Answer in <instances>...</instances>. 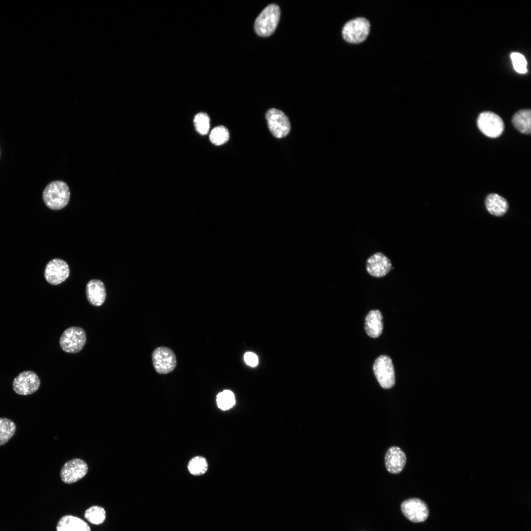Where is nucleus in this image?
Instances as JSON below:
<instances>
[{"mask_svg": "<svg viewBox=\"0 0 531 531\" xmlns=\"http://www.w3.org/2000/svg\"><path fill=\"white\" fill-rule=\"evenodd\" d=\"M84 517L89 523L99 525L103 524L106 519V514L104 508L98 505H93L87 509Z\"/></svg>", "mask_w": 531, "mask_h": 531, "instance_id": "nucleus-21", "label": "nucleus"}, {"mask_svg": "<svg viewBox=\"0 0 531 531\" xmlns=\"http://www.w3.org/2000/svg\"><path fill=\"white\" fill-rule=\"evenodd\" d=\"M384 460L388 472L397 474L404 468L407 458L405 453L400 447L392 446L387 450Z\"/></svg>", "mask_w": 531, "mask_h": 531, "instance_id": "nucleus-14", "label": "nucleus"}, {"mask_svg": "<svg viewBox=\"0 0 531 531\" xmlns=\"http://www.w3.org/2000/svg\"><path fill=\"white\" fill-rule=\"evenodd\" d=\"M280 16L279 7L275 4H270L266 7L256 18L254 29L256 33L261 36L270 35L275 30Z\"/></svg>", "mask_w": 531, "mask_h": 531, "instance_id": "nucleus-2", "label": "nucleus"}, {"mask_svg": "<svg viewBox=\"0 0 531 531\" xmlns=\"http://www.w3.org/2000/svg\"><path fill=\"white\" fill-rule=\"evenodd\" d=\"M244 360L247 365L251 367H255L258 363L257 355L252 352L246 353L244 355Z\"/></svg>", "mask_w": 531, "mask_h": 531, "instance_id": "nucleus-27", "label": "nucleus"}, {"mask_svg": "<svg viewBox=\"0 0 531 531\" xmlns=\"http://www.w3.org/2000/svg\"><path fill=\"white\" fill-rule=\"evenodd\" d=\"M383 328V316L378 310L370 311L365 318V329L369 336L378 337L382 333Z\"/></svg>", "mask_w": 531, "mask_h": 531, "instance_id": "nucleus-17", "label": "nucleus"}, {"mask_svg": "<svg viewBox=\"0 0 531 531\" xmlns=\"http://www.w3.org/2000/svg\"><path fill=\"white\" fill-rule=\"evenodd\" d=\"M485 206L490 213L496 216L504 215L508 208L507 201L496 193H492L487 196L485 200Z\"/></svg>", "mask_w": 531, "mask_h": 531, "instance_id": "nucleus-18", "label": "nucleus"}, {"mask_svg": "<svg viewBox=\"0 0 531 531\" xmlns=\"http://www.w3.org/2000/svg\"><path fill=\"white\" fill-rule=\"evenodd\" d=\"M229 139L228 130L223 126L214 127L210 132L209 139L213 144L219 146L225 144Z\"/></svg>", "mask_w": 531, "mask_h": 531, "instance_id": "nucleus-24", "label": "nucleus"}, {"mask_svg": "<svg viewBox=\"0 0 531 531\" xmlns=\"http://www.w3.org/2000/svg\"><path fill=\"white\" fill-rule=\"evenodd\" d=\"M369 22L364 18L358 17L347 22L342 29V35L348 42L360 43L364 41L369 34Z\"/></svg>", "mask_w": 531, "mask_h": 531, "instance_id": "nucleus-3", "label": "nucleus"}, {"mask_svg": "<svg viewBox=\"0 0 531 531\" xmlns=\"http://www.w3.org/2000/svg\"><path fill=\"white\" fill-rule=\"evenodd\" d=\"M401 510L404 516L413 523L425 521L429 514L426 503L418 498H411L404 501L401 504Z\"/></svg>", "mask_w": 531, "mask_h": 531, "instance_id": "nucleus-9", "label": "nucleus"}, {"mask_svg": "<svg viewBox=\"0 0 531 531\" xmlns=\"http://www.w3.org/2000/svg\"><path fill=\"white\" fill-rule=\"evenodd\" d=\"M236 403L235 395L230 390H224L219 392L216 396V403L218 407L226 411L232 408Z\"/></svg>", "mask_w": 531, "mask_h": 531, "instance_id": "nucleus-23", "label": "nucleus"}, {"mask_svg": "<svg viewBox=\"0 0 531 531\" xmlns=\"http://www.w3.org/2000/svg\"><path fill=\"white\" fill-rule=\"evenodd\" d=\"M86 292L88 301L93 306H100L105 300V286L100 280L92 279L88 281L86 285Z\"/></svg>", "mask_w": 531, "mask_h": 531, "instance_id": "nucleus-15", "label": "nucleus"}, {"mask_svg": "<svg viewBox=\"0 0 531 531\" xmlns=\"http://www.w3.org/2000/svg\"><path fill=\"white\" fill-rule=\"evenodd\" d=\"M268 128L277 138L286 136L291 130V124L287 116L281 111L275 108L269 109L266 114Z\"/></svg>", "mask_w": 531, "mask_h": 531, "instance_id": "nucleus-7", "label": "nucleus"}, {"mask_svg": "<svg viewBox=\"0 0 531 531\" xmlns=\"http://www.w3.org/2000/svg\"><path fill=\"white\" fill-rule=\"evenodd\" d=\"M69 273V267L66 262L60 259H54L46 265L44 277L50 284L57 285L64 281Z\"/></svg>", "mask_w": 531, "mask_h": 531, "instance_id": "nucleus-12", "label": "nucleus"}, {"mask_svg": "<svg viewBox=\"0 0 531 531\" xmlns=\"http://www.w3.org/2000/svg\"><path fill=\"white\" fill-rule=\"evenodd\" d=\"M70 190L67 184L61 180L49 183L43 192V199L47 207L53 210L64 207L70 199Z\"/></svg>", "mask_w": 531, "mask_h": 531, "instance_id": "nucleus-1", "label": "nucleus"}, {"mask_svg": "<svg viewBox=\"0 0 531 531\" xmlns=\"http://www.w3.org/2000/svg\"><path fill=\"white\" fill-rule=\"evenodd\" d=\"M187 468L191 474L194 475H200L207 471L208 464L204 457L200 456H195L189 461Z\"/></svg>", "mask_w": 531, "mask_h": 531, "instance_id": "nucleus-22", "label": "nucleus"}, {"mask_svg": "<svg viewBox=\"0 0 531 531\" xmlns=\"http://www.w3.org/2000/svg\"><path fill=\"white\" fill-rule=\"evenodd\" d=\"M13 389L19 395H28L36 391L40 385L38 376L31 371H26L19 374L13 380Z\"/></svg>", "mask_w": 531, "mask_h": 531, "instance_id": "nucleus-11", "label": "nucleus"}, {"mask_svg": "<svg viewBox=\"0 0 531 531\" xmlns=\"http://www.w3.org/2000/svg\"><path fill=\"white\" fill-rule=\"evenodd\" d=\"M16 424L7 418L0 417V445L5 444L16 431Z\"/></svg>", "mask_w": 531, "mask_h": 531, "instance_id": "nucleus-20", "label": "nucleus"}, {"mask_svg": "<svg viewBox=\"0 0 531 531\" xmlns=\"http://www.w3.org/2000/svg\"><path fill=\"white\" fill-rule=\"evenodd\" d=\"M477 125L484 135L493 138L501 136L504 128L502 119L498 115L490 111H484L479 114Z\"/></svg>", "mask_w": 531, "mask_h": 531, "instance_id": "nucleus-6", "label": "nucleus"}, {"mask_svg": "<svg viewBox=\"0 0 531 531\" xmlns=\"http://www.w3.org/2000/svg\"><path fill=\"white\" fill-rule=\"evenodd\" d=\"M56 530L57 531H91L87 522L71 515L62 516L58 522Z\"/></svg>", "mask_w": 531, "mask_h": 531, "instance_id": "nucleus-16", "label": "nucleus"}, {"mask_svg": "<svg viewBox=\"0 0 531 531\" xmlns=\"http://www.w3.org/2000/svg\"><path fill=\"white\" fill-rule=\"evenodd\" d=\"M392 268L390 260L381 252L371 256L366 262V270L372 276L381 278L385 276Z\"/></svg>", "mask_w": 531, "mask_h": 531, "instance_id": "nucleus-13", "label": "nucleus"}, {"mask_svg": "<svg viewBox=\"0 0 531 531\" xmlns=\"http://www.w3.org/2000/svg\"><path fill=\"white\" fill-rule=\"evenodd\" d=\"M88 472V466L84 460L74 458L64 464L60 470V476L64 483L71 484L83 478Z\"/></svg>", "mask_w": 531, "mask_h": 531, "instance_id": "nucleus-10", "label": "nucleus"}, {"mask_svg": "<svg viewBox=\"0 0 531 531\" xmlns=\"http://www.w3.org/2000/svg\"><path fill=\"white\" fill-rule=\"evenodd\" d=\"M194 124L196 131L202 135L206 134L210 127V118L205 113H199L194 118Z\"/></svg>", "mask_w": 531, "mask_h": 531, "instance_id": "nucleus-25", "label": "nucleus"}, {"mask_svg": "<svg viewBox=\"0 0 531 531\" xmlns=\"http://www.w3.org/2000/svg\"><path fill=\"white\" fill-rule=\"evenodd\" d=\"M375 377L380 385L384 389H389L395 384L394 367L391 359L387 355L378 357L373 365Z\"/></svg>", "mask_w": 531, "mask_h": 531, "instance_id": "nucleus-5", "label": "nucleus"}, {"mask_svg": "<svg viewBox=\"0 0 531 531\" xmlns=\"http://www.w3.org/2000/svg\"><path fill=\"white\" fill-rule=\"evenodd\" d=\"M510 57L513 67L516 71L522 74L527 72V62L523 55L519 53L513 52L511 54Z\"/></svg>", "mask_w": 531, "mask_h": 531, "instance_id": "nucleus-26", "label": "nucleus"}, {"mask_svg": "<svg viewBox=\"0 0 531 531\" xmlns=\"http://www.w3.org/2000/svg\"><path fill=\"white\" fill-rule=\"evenodd\" d=\"M87 336L85 330L79 326H71L61 334L59 339V345L63 351L75 354L80 352L85 346Z\"/></svg>", "mask_w": 531, "mask_h": 531, "instance_id": "nucleus-4", "label": "nucleus"}, {"mask_svg": "<svg viewBox=\"0 0 531 531\" xmlns=\"http://www.w3.org/2000/svg\"><path fill=\"white\" fill-rule=\"evenodd\" d=\"M512 123L521 133L530 134L531 132V113L530 109L518 111L512 117Z\"/></svg>", "mask_w": 531, "mask_h": 531, "instance_id": "nucleus-19", "label": "nucleus"}, {"mask_svg": "<svg viewBox=\"0 0 531 531\" xmlns=\"http://www.w3.org/2000/svg\"><path fill=\"white\" fill-rule=\"evenodd\" d=\"M152 360L155 371L161 374L172 372L177 366V358L174 352L166 347H159L152 353Z\"/></svg>", "mask_w": 531, "mask_h": 531, "instance_id": "nucleus-8", "label": "nucleus"}]
</instances>
